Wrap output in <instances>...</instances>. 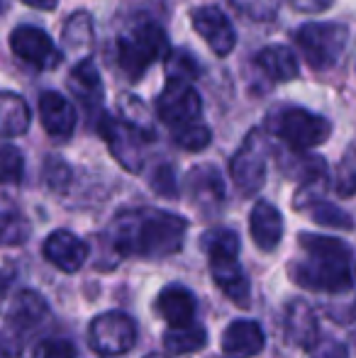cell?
<instances>
[{
  "mask_svg": "<svg viewBox=\"0 0 356 358\" xmlns=\"http://www.w3.org/2000/svg\"><path fill=\"white\" fill-rule=\"evenodd\" d=\"M88 341L100 356H122L137 344V324L124 312H105L90 322Z\"/></svg>",
  "mask_w": 356,
  "mask_h": 358,
  "instance_id": "9",
  "label": "cell"
},
{
  "mask_svg": "<svg viewBox=\"0 0 356 358\" xmlns=\"http://www.w3.org/2000/svg\"><path fill=\"white\" fill-rule=\"evenodd\" d=\"M66 85L69 90L73 93V98L78 103H83L88 110H98L103 105V98H105V85H103V78H100V71L90 59H83L78 62L76 66L71 69L66 78Z\"/></svg>",
  "mask_w": 356,
  "mask_h": 358,
  "instance_id": "20",
  "label": "cell"
},
{
  "mask_svg": "<svg viewBox=\"0 0 356 358\" xmlns=\"http://www.w3.org/2000/svg\"><path fill=\"white\" fill-rule=\"evenodd\" d=\"M169 37L164 27L154 20L139 17L132 27L124 29L113 44V62L127 78L139 80L152 64L169 57Z\"/></svg>",
  "mask_w": 356,
  "mask_h": 358,
  "instance_id": "4",
  "label": "cell"
},
{
  "mask_svg": "<svg viewBox=\"0 0 356 358\" xmlns=\"http://www.w3.org/2000/svg\"><path fill=\"white\" fill-rule=\"evenodd\" d=\"M200 113H203V100H200L198 90L190 83H178V80H169L166 88L157 98V115L164 124L171 129L183 127L190 122H200Z\"/></svg>",
  "mask_w": 356,
  "mask_h": 358,
  "instance_id": "11",
  "label": "cell"
},
{
  "mask_svg": "<svg viewBox=\"0 0 356 358\" xmlns=\"http://www.w3.org/2000/svg\"><path fill=\"white\" fill-rule=\"evenodd\" d=\"M10 49L17 59L24 64L39 69V71H49L62 64V52L57 49L54 39L44 32L42 27H32V24H20L10 34Z\"/></svg>",
  "mask_w": 356,
  "mask_h": 358,
  "instance_id": "10",
  "label": "cell"
},
{
  "mask_svg": "<svg viewBox=\"0 0 356 358\" xmlns=\"http://www.w3.org/2000/svg\"><path fill=\"white\" fill-rule=\"evenodd\" d=\"M164 69H166V78L178 80V83H190L203 73V66L188 49H171L164 62Z\"/></svg>",
  "mask_w": 356,
  "mask_h": 358,
  "instance_id": "27",
  "label": "cell"
},
{
  "mask_svg": "<svg viewBox=\"0 0 356 358\" xmlns=\"http://www.w3.org/2000/svg\"><path fill=\"white\" fill-rule=\"evenodd\" d=\"M257 66L269 76L276 83H285V80L298 78L300 66H298V57L293 54V49L283 47V44H271L264 47L257 54Z\"/></svg>",
  "mask_w": 356,
  "mask_h": 358,
  "instance_id": "22",
  "label": "cell"
},
{
  "mask_svg": "<svg viewBox=\"0 0 356 358\" xmlns=\"http://www.w3.org/2000/svg\"><path fill=\"white\" fill-rule=\"evenodd\" d=\"M69 180V166L64 164L62 159H49L47 164V183L49 188L54 190H62Z\"/></svg>",
  "mask_w": 356,
  "mask_h": 358,
  "instance_id": "34",
  "label": "cell"
},
{
  "mask_svg": "<svg viewBox=\"0 0 356 358\" xmlns=\"http://www.w3.org/2000/svg\"><path fill=\"white\" fill-rule=\"evenodd\" d=\"M39 120L47 134L57 139L71 137V132L76 129V110L57 90H44L39 95Z\"/></svg>",
  "mask_w": 356,
  "mask_h": 358,
  "instance_id": "16",
  "label": "cell"
},
{
  "mask_svg": "<svg viewBox=\"0 0 356 358\" xmlns=\"http://www.w3.org/2000/svg\"><path fill=\"white\" fill-rule=\"evenodd\" d=\"M334 190H337L342 198H352L356 193V151L354 149H349L347 156H344V161L339 164Z\"/></svg>",
  "mask_w": 356,
  "mask_h": 358,
  "instance_id": "31",
  "label": "cell"
},
{
  "mask_svg": "<svg viewBox=\"0 0 356 358\" xmlns=\"http://www.w3.org/2000/svg\"><path fill=\"white\" fill-rule=\"evenodd\" d=\"M15 356H17V351L10 349L8 344H3V341H0V358H15Z\"/></svg>",
  "mask_w": 356,
  "mask_h": 358,
  "instance_id": "38",
  "label": "cell"
},
{
  "mask_svg": "<svg viewBox=\"0 0 356 358\" xmlns=\"http://www.w3.org/2000/svg\"><path fill=\"white\" fill-rule=\"evenodd\" d=\"M147 358H164V356H159V354H152V356H147Z\"/></svg>",
  "mask_w": 356,
  "mask_h": 358,
  "instance_id": "39",
  "label": "cell"
},
{
  "mask_svg": "<svg viewBox=\"0 0 356 358\" xmlns=\"http://www.w3.org/2000/svg\"><path fill=\"white\" fill-rule=\"evenodd\" d=\"M34 358H76V346L69 339H47L37 346Z\"/></svg>",
  "mask_w": 356,
  "mask_h": 358,
  "instance_id": "32",
  "label": "cell"
},
{
  "mask_svg": "<svg viewBox=\"0 0 356 358\" xmlns=\"http://www.w3.org/2000/svg\"><path fill=\"white\" fill-rule=\"evenodd\" d=\"M205 254H208L210 261V273H213V280L229 300L237 307H244L247 310L252 305V285H249V278L244 275L242 266H239V236L234 234L232 229H225V227H218V229H210L203 234L200 239Z\"/></svg>",
  "mask_w": 356,
  "mask_h": 358,
  "instance_id": "3",
  "label": "cell"
},
{
  "mask_svg": "<svg viewBox=\"0 0 356 358\" xmlns=\"http://www.w3.org/2000/svg\"><path fill=\"white\" fill-rule=\"evenodd\" d=\"M62 39L69 49H90L93 47V39H95L93 17H90L86 10H78V13H73L71 17L66 20Z\"/></svg>",
  "mask_w": 356,
  "mask_h": 358,
  "instance_id": "26",
  "label": "cell"
},
{
  "mask_svg": "<svg viewBox=\"0 0 356 358\" xmlns=\"http://www.w3.org/2000/svg\"><path fill=\"white\" fill-rule=\"evenodd\" d=\"M298 244L303 259L288 266L293 283L315 292H329V295L352 290V278H349L352 249L344 241L334 239V236L300 234Z\"/></svg>",
  "mask_w": 356,
  "mask_h": 358,
  "instance_id": "2",
  "label": "cell"
},
{
  "mask_svg": "<svg viewBox=\"0 0 356 358\" xmlns=\"http://www.w3.org/2000/svg\"><path fill=\"white\" fill-rule=\"evenodd\" d=\"M32 115L22 95L3 90L0 93V137H20L29 129Z\"/></svg>",
  "mask_w": 356,
  "mask_h": 358,
  "instance_id": "23",
  "label": "cell"
},
{
  "mask_svg": "<svg viewBox=\"0 0 356 358\" xmlns=\"http://www.w3.org/2000/svg\"><path fill=\"white\" fill-rule=\"evenodd\" d=\"M47 317H49V305L44 302V297L39 292L22 290L10 302L8 324L17 336H24L37 329V327H42L47 322Z\"/></svg>",
  "mask_w": 356,
  "mask_h": 358,
  "instance_id": "15",
  "label": "cell"
},
{
  "mask_svg": "<svg viewBox=\"0 0 356 358\" xmlns=\"http://www.w3.org/2000/svg\"><path fill=\"white\" fill-rule=\"evenodd\" d=\"M24 5L29 8H37V10H57L59 0H22Z\"/></svg>",
  "mask_w": 356,
  "mask_h": 358,
  "instance_id": "37",
  "label": "cell"
},
{
  "mask_svg": "<svg viewBox=\"0 0 356 358\" xmlns=\"http://www.w3.org/2000/svg\"><path fill=\"white\" fill-rule=\"evenodd\" d=\"M313 358H347V349L339 341H322L313 351Z\"/></svg>",
  "mask_w": 356,
  "mask_h": 358,
  "instance_id": "35",
  "label": "cell"
},
{
  "mask_svg": "<svg viewBox=\"0 0 356 358\" xmlns=\"http://www.w3.org/2000/svg\"><path fill=\"white\" fill-rule=\"evenodd\" d=\"M332 3V0H293V5L298 10H325L327 5Z\"/></svg>",
  "mask_w": 356,
  "mask_h": 358,
  "instance_id": "36",
  "label": "cell"
},
{
  "mask_svg": "<svg viewBox=\"0 0 356 358\" xmlns=\"http://www.w3.org/2000/svg\"><path fill=\"white\" fill-rule=\"evenodd\" d=\"M171 137L176 146L185 151H203L205 146L213 142V132L208 129V124L203 122H190L183 124V127L171 129Z\"/></svg>",
  "mask_w": 356,
  "mask_h": 358,
  "instance_id": "28",
  "label": "cell"
},
{
  "mask_svg": "<svg viewBox=\"0 0 356 358\" xmlns=\"http://www.w3.org/2000/svg\"><path fill=\"white\" fill-rule=\"evenodd\" d=\"M188 222L157 208L124 210L110 222L108 244L120 256L166 259L183 246Z\"/></svg>",
  "mask_w": 356,
  "mask_h": 358,
  "instance_id": "1",
  "label": "cell"
},
{
  "mask_svg": "<svg viewBox=\"0 0 356 358\" xmlns=\"http://www.w3.org/2000/svg\"><path fill=\"white\" fill-rule=\"evenodd\" d=\"M283 327H285V339L293 346L305 349V351L318 346V339H320L318 317H315L313 307L305 300H293L285 307Z\"/></svg>",
  "mask_w": 356,
  "mask_h": 358,
  "instance_id": "17",
  "label": "cell"
},
{
  "mask_svg": "<svg viewBox=\"0 0 356 358\" xmlns=\"http://www.w3.org/2000/svg\"><path fill=\"white\" fill-rule=\"evenodd\" d=\"M305 210H308L310 217H313L318 224L334 227V229H352V227H354L352 215H347L344 210H339L337 205L325 203V200H318V203L308 205Z\"/></svg>",
  "mask_w": 356,
  "mask_h": 358,
  "instance_id": "29",
  "label": "cell"
},
{
  "mask_svg": "<svg viewBox=\"0 0 356 358\" xmlns=\"http://www.w3.org/2000/svg\"><path fill=\"white\" fill-rule=\"evenodd\" d=\"M266 156L269 146L264 142L262 132L254 129L244 144L239 146V151L229 161V173L232 180L244 195H254L264 188L266 183Z\"/></svg>",
  "mask_w": 356,
  "mask_h": 358,
  "instance_id": "8",
  "label": "cell"
},
{
  "mask_svg": "<svg viewBox=\"0 0 356 358\" xmlns=\"http://www.w3.org/2000/svg\"><path fill=\"white\" fill-rule=\"evenodd\" d=\"M152 188L157 190L159 195H164V198H176V195H178V190H176V173H173L171 166L162 164L157 171H154Z\"/></svg>",
  "mask_w": 356,
  "mask_h": 358,
  "instance_id": "33",
  "label": "cell"
},
{
  "mask_svg": "<svg viewBox=\"0 0 356 358\" xmlns=\"http://www.w3.org/2000/svg\"><path fill=\"white\" fill-rule=\"evenodd\" d=\"M44 259L52 266H57L62 273H76L83 268L88 259V244L71 234L69 229H57L47 236L42 246Z\"/></svg>",
  "mask_w": 356,
  "mask_h": 358,
  "instance_id": "13",
  "label": "cell"
},
{
  "mask_svg": "<svg viewBox=\"0 0 356 358\" xmlns=\"http://www.w3.org/2000/svg\"><path fill=\"white\" fill-rule=\"evenodd\" d=\"M29 239V222L22 210L8 198L0 195V246H17Z\"/></svg>",
  "mask_w": 356,
  "mask_h": 358,
  "instance_id": "24",
  "label": "cell"
},
{
  "mask_svg": "<svg viewBox=\"0 0 356 358\" xmlns=\"http://www.w3.org/2000/svg\"><path fill=\"white\" fill-rule=\"evenodd\" d=\"M164 346L169 354L173 356H185L203 351L208 346V331L200 324H188V327H169L164 334Z\"/></svg>",
  "mask_w": 356,
  "mask_h": 358,
  "instance_id": "25",
  "label": "cell"
},
{
  "mask_svg": "<svg viewBox=\"0 0 356 358\" xmlns=\"http://www.w3.org/2000/svg\"><path fill=\"white\" fill-rule=\"evenodd\" d=\"M190 22H193L195 32L205 39L210 49H213L218 57H227L232 54V49L237 47V32H234L229 17L215 5H203V8H195L190 13Z\"/></svg>",
  "mask_w": 356,
  "mask_h": 358,
  "instance_id": "12",
  "label": "cell"
},
{
  "mask_svg": "<svg viewBox=\"0 0 356 358\" xmlns=\"http://www.w3.org/2000/svg\"><path fill=\"white\" fill-rule=\"evenodd\" d=\"M24 176V156L17 146H0V185H15Z\"/></svg>",
  "mask_w": 356,
  "mask_h": 358,
  "instance_id": "30",
  "label": "cell"
},
{
  "mask_svg": "<svg viewBox=\"0 0 356 358\" xmlns=\"http://www.w3.org/2000/svg\"><path fill=\"white\" fill-rule=\"evenodd\" d=\"M266 336L262 327L252 320H237L225 329L222 351L227 358H252L264 351Z\"/></svg>",
  "mask_w": 356,
  "mask_h": 358,
  "instance_id": "18",
  "label": "cell"
},
{
  "mask_svg": "<svg viewBox=\"0 0 356 358\" xmlns=\"http://www.w3.org/2000/svg\"><path fill=\"white\" fill-rule=\"evenodd\" d=\"M269 129L283 139L293 151H308L329 139L332 124L322 115H315L305 108H278L269 115Z\"/></svg>",
  "mask_w": 356,
  "mask_h": 358,
  "instance_id": "5",
  "label": "cell"
},
{
  "mask_svg": "<svg viewBox=\"0 0 356 358\" xmlns=\"http://www.w3.org/2000/svg\"><path fill=\"white\" fill-rule=\"evenodd\" d=\"M249 231L259 249L273 251L283 239V217H280L278 208L266 200H259L249 215Z\"/></svg>",
  "mask_w": 356,
  "mask_h": 358,
  "instance_id": "19",
  "label": "cell"
},
{
  "mask_svg": "<svg viewBox=\"0 0 356 358\" xmlns=\"http://www.w3.org/2000/svg\"><path fill=\"white\" fill-rule=\"evenodd\" d=\"M185 183H188V193L190 200L195 203V208L203 210V213H218L225 200V183L215 166H195L188 173Z\"/></svg>",
  "mask_w": 356,
  "mask_h": 358,
  "instance_id": "14",
  "label": "cell"
},
{
  "mask_svg": "<svg viewBox=\"0 0 356 358\" xmlns=\"http://www.w3.org/2000/svg\"><path fill=\"white\" fill-rule=\"evenodd\" d=\"M100 137L105 139L110 154L115 156L122 169H127L129 173H139L144 166V149L152 142V132L144 127H139L137 122L127 117H110L105 115L98 124Z\"/></svg>",
  "mask_w": 356,
  "mask_h": 358,
  "instance_id": "7",
  "label": "cell"
},
{
  "mask_svg": "<svg viewBox=\"0 0 356 358\" xmlns=\"http://www.w3.org/2000/svg\"><path fill=\"white\" fill-rule=\"evenodd\" d=\"M293 39L315 71H329L347 49L349 29L339 22H308L295 29Z\"/></svg>",
  "mask_w": 356,
  "mask_h": 358,
  "instance_id": "6",
  "label": "cell"
},
{
  "mask_svg": "<svg viewBox=\"0 0 356 358\" xmlns=\"http://www.w3.org/2000/svg\"><path fill=\"white\" fill-rule=\"evenodd\" d=\"M157 312L171 327H188L195 317V297L183 285H166L157 297Z\"/></svg>",
  "mask_w": 356,
  "mask_h": 358,
  "instance_id": "21",
  "label": "cell"
}]
</instances>
